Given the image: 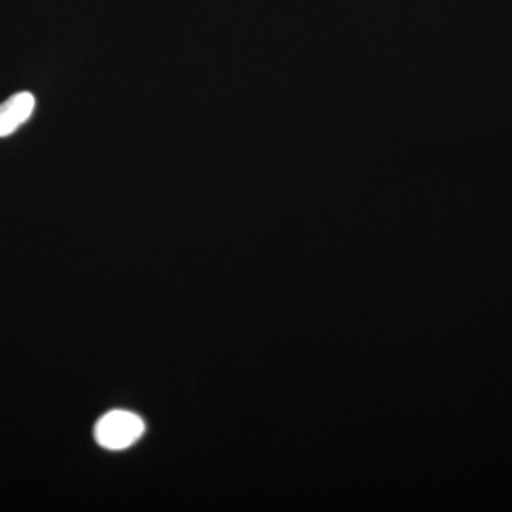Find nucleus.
I'll use <instances>...</instances> for the list:
<instances>
[{"mask_svg":"<svg viewBox=\"0 0 512 512\" xmlns=\"http://www.w3.org/2000/svg\"><path fill=\"white\" fill-rule=\"evenodd\" d=\"M146 430V424L137 414L126 410H113L97 421L94 437L101 447L109 450H124L134 443Z\"/></svg>","mask_w":512,"mask_h":512,"instance_id":"1","label":"nucleus"},{"mask_svg":"<svg viewBox=\"0 0 512 512\" xmlns=\"http://www.w3.org/2000/svg\"><path fill=\"white\" fill-rule=\"evenodd\" d=\"M35 96L29 92L13 94L0 104V138L15 133L22 124L30 119L35 110Z\"/></svg>","mask_w":512,"mask_h":512,"instance_id":"2","label":"nucleus"}]
</instances>
